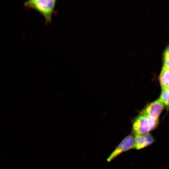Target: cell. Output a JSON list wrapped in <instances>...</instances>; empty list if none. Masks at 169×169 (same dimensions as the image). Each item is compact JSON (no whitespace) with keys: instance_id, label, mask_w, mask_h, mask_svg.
<instances>
[{"instance_id":"6da1fadb","label":"cell","mask_w":169,"mask_h":169,"mask_svg":"<svg viewBox=\"0 0 169 169\" xmlns=\"http://www.w3.org/2000/svg\"><path fill=\"white\" fill-rule=\"evenodd\" d=\"M158 123V119L140 112L132 120V133L134 135L149 133L156 127Z\"/></svg>"},{"instance_id":"7a4b0ae2","label":"cell","mask_w":169,"mask_h":169,"mask_svg":"<svg viewBox=\"0 0 169 169\" xmlns=\"http://www.w3.org/2000/svg\"><path fill=\"white\" fill-rule=\"evenodd\" d=\"M55 0H31L25 2V7L34 9L38 12L44 18L45 23L52 22V15L55 13Z\"/></svg>"},{"instance_id":"52a82bcc","label":"cell","mask_w":169,"mask_h":169,"mask_svg":"<svg viewBox=\"0 0 169 169\" xmlns=\"http://www.w3.org/2000/svg\"><path fill=\"white\" fill-rule=\"evenodd\" d=\"M159 99L165 105L167 109H169V88L162 89Z\"/></svg>"},{"instance_id":"5b68a950","label":"cell","mask_w":169,"mask_h":169,"mask_svg":"<svg viewBox=\"0 0 169 169\" xmlns=\"http://www.w3.org/2000/svg\"><path fill=\"white\" fill-rule=\"evenodd\" d=\"M155 141L149 133L135 135L133 148L140 150L150 145Z\"/></svg>"},{"instance_id":"9c48e42d","label":"cell","mask_w":169,"mask_h":169,"mask_svg":"<svg viewBox=\"0 0 169 169\" xmlns=\"http://www.w3.org/2000/svg\"><path fill=\"white\" fill-rule=\"evenodd\" d=\"M164 54L169 56V46L166 48Z\"/></svg>"},{"instance_id":"8992f818","label":"cell","mask_w":169,"mask_h":169,"mask_svg":"<svg viewBox=\"0 0 169 169\" xmlns=\"http://www.w3.org/2000/svg\"><path fill=\"white\" fill-rule=\"evenodd\" d=\"M159 80L162 89L169 88V69L162 67Z\"/></svg>"},{"instance_id":"ba28073f","label":"cell","mask_w":169,"mask_h":169,"mask_svg":"<svg viewBox=\"0 0 169 169\" xmlns=\"http://www.w3.org/2000/svg\"><path fill=\"white\" fill-rule=\"evenodd\" d=\"M163 67L169 69V56L164 54Z\"/></svg>"},{"instance_id":"277c9868","label":"cell","mask_w":169,"mask_h":169,"mask_svg":"<svg viewBox=\"0 0 169 169\" xmlns=\"http://www.w3.org/2000/svg\"><path fill=\"white\" fill-rule=\"evenodd\" d=\"M164 107V104L159 99L147 104L140 111V112L158 119Z\"/></svg>"},{"instance_id":"3957f363","label":"cell","mask_w":169,"mask_h":169,"mask_svg":"<svg viewBox=\"0 0 169 169\" xmlns=\"http://www.w3.org/2000/svg\"><path fill=\"white\" fill-rule=\"evenodd\" d=\"M134 136L131 132L125 137L108 157L107 161L110 162L121 153L133 148Z\"/></svg>"}]
</instances>
